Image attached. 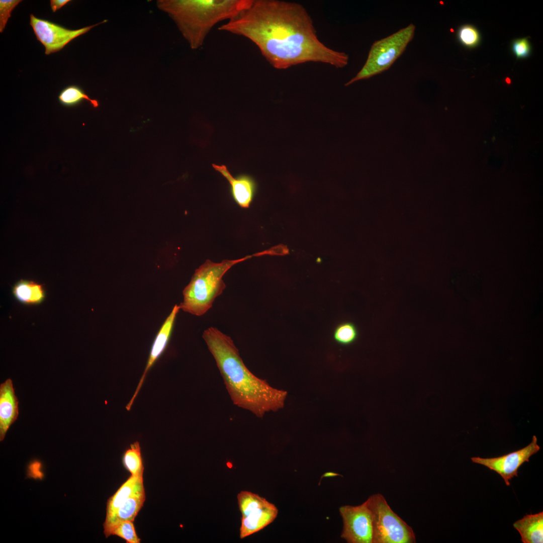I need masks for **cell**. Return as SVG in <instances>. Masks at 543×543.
<instances>
[{
	"mask_svg": "<svg viewBox=\"0 0 543 543\" xmlns=\"http://www.w3.org/2000/svg\"><path fill=\"white\" fill-rule=\"evenodd\" d=\"M116 535L127 543H140V538L137 535L133 521L125 520L115 525L111 530L110 535Z\"/></svg>",
	"mask_w": 543,
	"mask_h": 543,
	"instance_id": "cell-21",
	"label": "cell"
},
{
	"mask_svg": "<svg viewBox=\"0 0 543 543\" xmlns=\"http://www.w3.org/2000/svg\"><path fill=\"white\" fill-rule=\"evenodd\" d=\"M339 512L342 538L349 543H373L372 517L366 501L358 506H342Z\"/></svg>",
	"mask_w": 543,
	"mask_h": 543,
	"instance_id": "cell-9",
	"label": "cell"
},
{
	"mask_svg": "<svg viewBox=\"0 0 543 543\" xmlns=\"http://www.w3.org/2000/svg\"><path fill=\"white\" fill-rule=\"evenodd\" d=\"M144 489L143 476L131 475L108 499L107 502L106 518L112 515L131 495Z\"/></svg>",
	"mask_w": 543,
	"mask_h": 543,
	"instance_id": "cell-17",
	"label": "cell"
},
{
	"mask_svg": "<svg viewBox=\"0 0 543 543\" xmlns=\"http://www.w3.org/2000/svg\"><path fill=\"white\" fill-rule=\"evenodd\" d=\"M105 22L107 20L79 29L70 30L48 20L37 18L33 14L30 16V24L37 39L45 47L46 55L60 51L74 38Z\"/></svg>",
	"mask_w": 543,
	"mask_h": 543,
	"instance_id": "cell-8",
	"label": "cell"
},
{
	"mask_svg": "<svg viewBox=\"0 0 543 543\" xmlns=\"http://www.w3.org/2000/svg\"><path fill=\"white\" fill-rule=\"evenodd\" d=\"M415 26L410 24L390 36L375 42L361 69L345 84L368 79L388 69L404 52L413 38Z\"/></svg>",
	"mask_w": 543,
	"mask_h": 543,
	"instance_id": "cell-5",
	"label": "cell"
},
{
	"mask_svg": "<svg viewBox=\"0 0 543 543\" xmlns=\"http://www.w3.org/2000/svg\"><path fill=\"white\" fill-rule=\"evenodd\" d=\"M70 2V0H51V8L53 12H55Z\"/></svg>",
	"mask_w": 543,
	"mask_h": 543,
	"instance_id": "cell-25",
	"label": "cell"
},
{
	"mask_svg": "<svg viewBox=\"0 0 543 543\" xmlns=\"http://www.w3.org/2000/svg\"><path fill=\"white\" fill-rule=\"evenodd\" d=\"M122 462L131 475L143 476L144 466L139 441H136L130 444L125 450L123 455Z\"/></svg>",
	"mask_w": 543,
	"mask_h": 543,
	"instance_id": "cell-18",
	"label": "cell"
},
{
	"mask_svg": "<svg viewBox=\"0 0 543 543\" xmlns=\"http://www.w3.org/2000/svg\"><path fill=\"white\" fill-rule=\"evenodd\" d=\"M251 0L159 1L158 7L166 12L177 26L193 49L200 47L218 23L229 21L250 4Z\"/></svg>",
	"mask_w": 543,
	"mask_h": 543,
	"instance_id": "cell-3",
	"label": "cell"
},
{
	"mask_svg": "<svg viewBox=\"0 0 543 543\" xmlns=\"http://www.w3.org/2000/svg\"><path fill=\"white\" fill-rule=\"evenodd\" d=\"M22 2L21 0L0 1V32L2 33L11 16V12Z\"/></svg>",
	"mask_w": 543,
	"mask_h": 543,
	"instance_id": "cell-23",
	"label": "cell"
},
{
	"mask_svg": "<svg viewBox=\"0 0 543 543\" xmlns=\"http://www.w3.org/2000/svg\"><path fill=\"white\" fill-rule=\"evenodd\" d=\"M540 449L535 435L532 437L531 442L525 447L508 454L495 458H483L474 457L471 458L472 462L484 466L498 473L504 480L507 486L514 477L518 476V470L525 462Z\"/></svg>",
	"mask_w": 543,
	"mask_h": 543,
	"instance_id": "cell-10",
	"label": "cell"
},
{
	"mask_svg": "<svg viewBox=\"0 0 543 543\" xmlns=\"http://www.w3.org/2000/svg\"><path fill=\"white\" fill-rule=\"evenodd\" d=\"M373 524V543H413L415 536L412 528L399 517L379 493L367 500Z\"/></svg>",
	"mask_w": 543,
	"mask_h": 543,
	"instance_id": "cell-6",
	"label": "cell"
},
{
	"mask_svg": "<svg viewBox=\"0 0 543 543\" xmlns=\"http://www.w3.org/2000/svg\"><path fill=\"white\" fill-rule=\"evenodd\" d=\"M261 252L235 260H224L214 262L209 259L196 269L190 283L183 290V301L180 309L196 316L205 314L212 306L215 299L226 287L222 277L233 265L253 256L262 255Z\"/></svg>",
	"mask_w": 543,
	"mask_h": 543,
	"instance_id": "cell-4",
	"label": "cell"
},
{
	"mask_svg": "<svg viewBox=\"0 0 543 543\" xmlns=\"http://www.w3.org/2000/svg\"><path fill=\"white\" fill-rule=\"evenodd\" d=\"M358 336L357 329L350 322L339 324L335 329L333 337L335 341L343 345H348L354 342Z\"/></svg>",
	"mask_w": 543,
	"mask_h": 543,
	"instance_id": "cell-20",
	"label": "cell"
},
{
	"mask_svg": "<svg viewBox=\"0 0 543 543\" xmlns=\"http://www.w3.org/2000/svg\"><path fill=\"white\" fill-rule=\"evenodd\" d=\"M213 356L233 403L261 418L269 411L283 408L286 391L270 386L246 367L231 337L210 327L203 334Z\"/></svg>",
	"mask_w": 543,
	"mask_h": 543,
	"instance_id": "cell-2",
	"label": "cell"
},
{
	"mask_svg": "<svg viewBox=\"0 0 543 543\" xmlns=\"http://www.w3.org/2000/svg\"><path fill=\"white\" fill-rule=\"evenodd\" d=\"M458 38L460 42L468 48L477 46L480 42V35L477 29L473 26L465 25L461 26L458 31Z\"/></svg>",
	"mask_w": 543,
	"mask_h": 543,
	"instance_id": "cell-22",
	"label": "cell"
},
{
	"mask_svg": "<svg viewBox=\"0 0 543 543\" xmlns=\"http://www.w3.org/2000/svg\"><path fill=\"white\" fill-rule=\"evenodd\" d=\"M19 401L15 395L13 382L7 379L0 385V440L5 438L7 430L17 419Z\"/></svg>",
	"mask_w": 543,
	"mask_h": 543,
	"instance_id": "cell-12",
	"label": "cell"
},
{
	"mask_svg": "<svg viewBox=\"0 0 543 543\" xmlns=\"http://www.w3.org/2000/svg\"><path fill=\"white\" fill-rule=\"evenodd\" d=\"M145 500V493L144 489L131 495L112 515L106 518L103 524L104 532L106 537L110 536L111 530L119 522L125 520L134 521L143 507Z\"/></svg>",
	"mask_w": 543,
	"mask_h": 543,
	"instance_id": "cell-14",
	"label": "cell"
},
{
	"mask_svg": "<svg viewBox=\"0 0 543 543\" xmlns=\"http://www.w3.org/2000/svg\"><path fill=\"white\" fill-rule=\"evenodd\" d=\"M237 499L241 513V539L262 529L277 517L278 510L276 506L258 494L242 491L238 494Z\"/></svg>",
	"mask_w": 543,
	"mask_h": 543,
	"instance_id": "cell-7",
	"label": "cell"
},
{
	"mask_svg": "<svg viewBox=\"0 0 543 543\" xmlns=\"http://www.w3.org/2000/svg\"><path fill=\"white\" fill-rule=\"evenodd\" d=\"M513 527L518 531L523 543L543 542V512L527 514L516 521Z\"/></svg>",
	"mask_w": 543,
	"mask_h": 543,
	"instance_id": "cell-15",
	"label": "cell"
},
{
	"mask_svg": "<svg viewBox=\"0 0 543 543\" xmlns=\"http://www.w3.org/2000/svg\"><path fill=\"white\" fill-rule=\"evenodd\" d=\"M212 166L230 184L232 195L235 202L242 208H248L255 189V184L253 179L245 174L234 177L224 165L212 164Z\"/></svg>",
	"mask_w": 543,
	"mask_h": 543,
	"instance_id": "cell-13",
	"label": "cell"
},
{
	"mask_svg": "<svg viewBox=\"0 0 543 543\" xmlns=\"http://www.w3.org/2000/svg\"><path fill=\"white\" fill-rule=\"evenodd\" d=\"M58 98L62 105L68 107L77 106L84 100L88 101L94 108L99 106L97 100L91 99L81 88L76 85H70L64 88L60 92Z\"/></svg>",
	"mask_w": 543,
	"mask_h": 543,
	"instance_id": "cell-19",
	"label": "cell"
},
{
	"mask_svg": "<svg viewBox=\"0 0 543 543\" xmlns=\"http://www.w3.org/2000/svg\"><path fill=\"white\" fill-rule=\"evenodd\" d=\"M179 306L175 305L169 315L166 318L151 346L147 364L131 399L127 404L126 409L130 411L133 402L138 395L150 369L163 353L167 345L176 316L179 311Z\"/></svg>",
	"mask_w": 543,
	"mask_h": 543,
	"instance_id": "cell-11",
	"label": "cell"
},
{
	"mask_svg": "<svg viewBox=\"0 0 543 543\" xmlns=\"http://www.w3.org/2000/svg\"><path fill=\"white\" fill-rule=\"evenodd\" d=\"M219 30L250 40L278 69L310 62L337 68L348 64L347 54L329 48L319 40L311 17L297 3L251 0L246 8Z\"/></svg>",
	"mask_w": 543,
	"mask_h": 543,
	"instance_id": "cell-1",
	"label": "cell"
},
{
	"mask_svg": "<svg viewBox=\"0 0 543 543\" xmlns=\"http://www.w3.org/2000/svg\"><path fill=\"white\" fill-rule=\"evenodd\" d=\"M12 294L18 301L27 305L40 304L46 297L43 285L24 279L15 283L12 288Z\"/></svg>",
	"mask_w": 543,
	"mask_h": 543,
	"instance_id": "cell-16",
	"label": "cell"
},
{
	"mask_svg": "<svg viewBox=\"0 0 543 543\" xmlns=\"http://www.w3.org/2000/svg\"><path fill=\"white\" fill-rule=\"evenodd\" d=\"M511 48L516 58L528 57L531 53V47L527 38L516 39L512 42Z\"/></svg>",
	"mask_w": 543,
	"mask_h": 543,
	"instance_id": "cell-24",
	"label": "cell"
}]
</instances>
